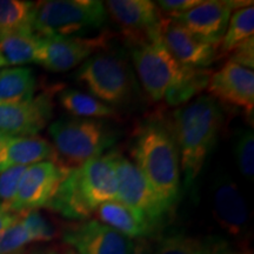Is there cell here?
Here are the masks:
<instances>
[{
  "mask_svg": "<svg viewBox=\"0 0 254 254\" xmlns=\"http://www.w3.org/2000/svg\"><path fill=\"white\" fill-rule=\"evenodd\" d=\"M212 74L211 69L189 67L182 80L167 91L164 99L174 107L190 103L192 98L200 95V92L207 87Z\"/></svg>",
  "mask_w": 254,
  "mask_h": 254,
  "instance_id": "d4e9b609",
  "label": "cell"
},
{
  "mask_svg": "<svg viewBox=\"0 0 254 254\" xmlns=\"http://www.w3.org/2000/svg\"><path fill=\"white\" fill-rule=\"evenodd\" d=\"M27 167L13 166L0 172V205L5 211H9L17 194L19 182Z\"/></svg>",
  "mask_w": 254,
  "mask_h": 254,
  "instance_id": "f546056e",
  "label": "cell"
},
{
  "mask_svg": "<svg viewBox=\"0 0 254 254\" xmlns=\"http://www.w3.org/2000/svg\"><path fill=\"white\" fill-rule=\"evenodd\" d=\"M20 254H24V253H20Z\"/></svg>",
  "mask_w": 254,
  "mask_h": 254,
  "instance_id": "ab89813d",
  "label": "cell"
},
{
  "mask_svg": "<svg viewBox=\"0 0 254 254\" xmlns=\"http://www.w3.org/2000/svg\"><path fill=\"white\" fill-rule=\"evenodd\" d=\"M231 243L217 236L193 237L174 233L153 246V254H237Z\"/></svg>",
  "mask_w": 254,
  "mask_h": 254,
  "instance_id": "ffe728a7",
  "label": "cell"
},
{
  "mask_svg": "<svg viewBox=\"0 0 254 254\" xmlns=\"http://www.w3.org/2000/svg\"><path fill=\"white\" fill-rule=\"evenodd\" d=\"M107 15L122 28L124 38L161 33L165 17L151 0H110L104 2Z\"/></svg>",
  "mask_w": 254,
  "mask_h": 254,
  "instance_id": "4fadbf2b",
  "label": "cell"
},
{
  "mask_svg": "<svg viewBox=\"0 0 254 254\" xmlns=\"http://www.w3.org/2000/svg\"><path fill=\"white\" fill-rule=\"evenodd\" d=\"M69 171L55 161H41L28 166L19 182L17 194L9 211L24 213L45 208Z\"/></svg>",
  "mask_w": 254,
  "mask_h": 254,
  "instance_id": "8fae6325",
  "label": "cell"
},
{
  "mask_svg": "<svg viewBox=\"0 0 254 254\" xmlns=\"http://www.w3.org/2000/svg\"><path fill=\"white\" fill-rule=\"evenodd\" d=\"M93 215L95 220L103 222L132 240L148 239L157 233V228L145 214L118 200L98 206Z\"/></svg>",
  "mask_w": 254,
  "mask_h": 254,
  "instance_id": "d6986e66",
  "label": "cell"
},
{
  "mask_svg": "<svg viewBox=\"0 0 254 254\" xmlns=\"http://www.w3.org/2000/svg\"><path fill=\"white\" fill-rule=\"evenodd\" d=\"M36 87L37 80L31 68H4L0 71V105L30 100Z\"/></svg>",
  "mask_w": 254,
  "mask_h": 254,
  "instance_id": "603a6c76",
  "label": "cell"
},
{
  "mask_svg": "<svg viewBox=\"0 0 254 254\" xmlns=\"http://www.w3.org/2000/svg\"><path fill=\"white\" fill-rule=\"evenodd\" d=\"M41 161L57 163L52 144L38 135H5L0 144V172L13 166H27Z\"/></svg>",
  "mask_w": 254,
  "mask_h": 254,
  "instance_id": "ac0fdd59",
  "label": "cell"
},
{
  "mask_svg": "<svg viewBox=\"0 0 254 254\" xmlns=\"http://www.w3.org/2000/svg\"><path fill=\"white\" fill-rule=\"evenodd\" d=\"M75 80L113 109L125 107L135 99V74L124 51L107 47L95 53L79 67Z\"/></svg>",
  "mask_w": 254,
  "mask_h": 254,
  "instance_id": "3957f363",
  "label": "cell"
},
{
  "mask_svg": "<svg viewBox=\"0 0 254 254\" xmlns=\"http://www.w3.org/2000/svg\"><path fill=\"white\" fill-rule=\"evenodd\" d=\"M1 209H2V207H1V205H0V211H1ZM4 211H5V209H4Z\"/></svg>",
  "mask_w": 254,
  "mask_h": 254,
  "instance_id": "f35d334b",
  "label": "cell"
},
{
  "mask_svg": "<svg viewBox=\"0 0 254 254\" xmlns=\"http://www.w3.org/2000/svg\"><path fill=\"white\" fill-rule=\"evenodd\" d=\"M234 153L239 171L247 179L254 176V134L252 129H243L237 136Z\"/></svg>",
  "mask_w": 254,
  "mask_h": 254,
  "instance_id": "f1b7e54d",
  "label": "cell"
},
{
  "mask_svg": "<svg viewBox=\"0 0 254 254\" xmlns=\"http://www.w3.org/2000/svg\"><path fill=\"white\" fill-rule=\"evenodd\" d=\"M19 215H20V213H14V212L4 211V209H1V211H0V234H1L8 226H11V225L19 218Z\"/></svg>",
  "mask_w": 254,
  "mask_h": 254,
  "instance_id": "836d02e7",
  "label": "cell"
},
{
  "mask_svg": "<svg viewBox=\"0 0 254 254\" xmlns=\"http://www.w3.org/2000/svg\"><path fill=\"white\" fill-rule=\"evenodd\" d=\"M213 217L227 234L243 238L249 231L250 217L246 201L232 178L219 176L213 185Z\"/></svg>",
  "mask_w": 254,
  "mask_h": 254,
  "instance_id": "2e32d148",
  "label": "cell"
},
{
  "mask_svg": "<svg viewBox=\"0 0 254 254\" xmlns=\"http://www.w3.org/2000/svg\"><path fill=\"white\" fill-rule=\"evenodd\" d=\"M53 141L57 164L73 170L92 159L103 155L116 144L117 134L113 128L101 120L81 118H62L49 126Z\"/></svg>",
  "mask_w": 254,
  "mask_h": 254,
  "instance_id": "277c9868",
  "label": "cell"
},
{
  "mask_svg": "<svg viewBox=\"0 0 254 254\" xmlns=\"http://www.w3.org/2000/svg\"><path fill=\"white\" fill-rule=\"evenodd\" d=\"M161 38L173 58L185 67L205 68L219 59L218 47L198 39L171 18L164 19Z\"/></svg>",
  "mask_w": 254,
  "mask_h": 254,
  "instance_id": "e0dca14e",
  "label": "cell"
},
{
  "mask_svg": "<svg viewBox=\"0 0 254 254\" xmlns=\"http://www.w3.org/2000/svg\"><path fill=\"white\" fill-rule=\"evenodd\" d=\"M104 2L98 0H47L34 2L31 30L39 38L85 37L107 21Z\"/></svg>",
  "mask_w": 254,
  "mask_h": 254,
  "instance_id": "5b68a950",
  "label": "cell"
},
{
  "mask_svg": "<svg viewBox=\"0 0 254 254\" xmlns=\"http://www.w3.org/2000/svg\"><path fill=\"white\" fill-rule=\"evenodd\" d=\"M110 155L117 176V200L140 211L158 231L171 212L161 204L132 160L118 150L111 151Z\"/></svg>",
  "mask_w": 254,
  "mask_h": 254,
  "instance_id": "52a82bcc",
  "label": "cell"
},
{
  "mask_svg": "<svg viewBox=\"0 0 254 254\" xmlns=\"http://www.w3.org/2000/svg\"><path fill=\"white\" fill-rule=\"evenodd\" d=\"M62 88L52 87L27 101L0 105V132L9 136L36 135L52 119L53 94Z\"/></svg>",
  "mask_w": 254,
  "mask_h": 254,
  "instance_id": "30bf717a",
  "label": "cell"
},
{
  "mask_svg": "<svg viewBox=\"0 0 254 254\" xmlns=\"http://www.w3.org/2000/svg\"><path fill=\"white\" fill-rule=\"evenodd\" d=\"M21 221L33 243L36 241H52L62 237V227L39 209L20 213Z\"/></svg>",
  "mask_w": 254,
  "mask_h": 254,
  "instance_id": "4316f807",
  "label": "cell"
},
{
  "mask_svg": "<svg viewBox=\"0 0 254 254\" xmlns=\"http://www.w3.org/2000/svg\"><path fill=\"white\" fill-rule=\"evenodd\" d=\"M228 60L243 66V67L253 69L254 66V37L250 38L237 46L228 55Z\"/></svg>",
  "mask_w": 254,
  "mask_h": 254,
  "instance_id": "4dcf8cb0",
  "label": "cell"
},
{
  "mask_svg": "<svg viewBox=\"0 0 254 254\" xmlns=\"http://www.w3.org/2000/svg\"><path fill=\"white\" fill-rule=\"evenodd\" d=\"M80 195L94 213L98 206L117 200L118 186L110 152L74 168Z\"/></svg>",
  "mask_w": 254,
  "mask_h": 254,
  "instance_id": "5bb4252c",
  "label": "cell"
},
{
  "mask_svg": "<svg viewBox=\"0 0 254 254\" xmlns=\"http://www.w3.org/2000/svg\"><path fill=\"white\" fill-rule=\"evenodd\" d=\"M142 90L154 103L163 100L171 87L187 71L165 46L161 33L147 37L124 38Z\"/></svg>",
  "mask_w": 254,
  "mask_h": 254,
  "instance_id": "8992f818",
  "label": "cell"
},
{
  "mask_svg": "<svg viewBox=\"0 0 254 254\" xmlns=\"http://www.w3.org/2000/svg\"><path fill=\"white\" fill-rule=\"evenodd\" d=\"M237 254H253V252L250 250H245V251H240V252H238Z\"/></svg>",
  "mask_w": 254,
  "mask_h": 254,
  "instance_id": "8d00e7d4",
  "label": "cell"
},
{
  "mask_svg": "<svg viewBox=\"0 0 254 254\" xmlns=\"http://www.w3.org/2000/svg\"><path fill=\"white\" fill-rule=\"evenodd\" d=\"M171 120L179 151L184 186L189 190L213 150L225 117L217 100L208 94H200L174 111Z\"/></svg>",
  "mask_w": 254,
  "mask_h": 254,
  "instance_id": "7a4b0ae2",
  "label": "cell"
},
{
  "mask_svg": "<svg viewBox=\"0 0 254 254\" xmlns=\"http://www.w3.org/2000/svg\"><path fill=\"white\" fill-rule=\"evenodd\" d=\"M31 254H59V251L56 249H45V250L37 251V252H33Z\"/></svg>",
  "mask_w": 254,
  "mask_h": 254,
  "instance_id": "e575fe53",
  "label": "cell"
},
{
  "mask_svg": "<svg viewBox=\"0 0 254 254\" xmlns=\"http://www.w3.org/2000/svg\"><path fill=\"white\" fill-rule=\"evenodd\" d=\"M200 2H201V0H160L155 4H157L164 17L171 18L173 15L184 13V12L195 7Z\"/></svg>",
  "mask_w": 254,
  "mask_h": 254,
  "instance_id": "1f68e13d",
  "label": "cell"
},
{
  "mask_svg": "<svg viewBox=\"0 0 254 254\" xmlns=\"http://www.w3.org/2000/svg\"><path fill=\"white\" fill-rule=\"evenodd\" d=\"M33 6L24 0H0V34L31 28Z\"/></svg>",
  "mask_w": 254,
  "mask_h": 254,
  "instance_id": "484cf974",
  "label": "cell"
},
{
  "mask_svg": "<svg viewBox=\"0 0 254 254\" xmlns=\"http://www.w3.org/2000/svg\"><path fill=\"white\" fill-rule=\"evenodd\" d=\"M40 38L31 28L0 34V59L4 66L36 63Z\"/></svg>",
  "mask_w": 254,
  "mask_h": 254,
  "instance_id": "44dd1931",
  "label": "cell"
},
{
  "mask_svg": "<svg viewBox=\"0 0 254 254\" xmlns=\"http://www.w3.org/2000/svg\"><path fill=\"white\" fill-rule=\"evenodd\" d=\"M59 104L74 118L81 119H118L117 111L109 105L91 95L74 88H62L58 94Z\"/></svg>",
  "mask_w": 254,
  "mask_h": 254,
  "instance_id": "7402d4cb",
  "label": "cell"
},
{
  "mask_svg": "<svg viewBox=\"0 0 254 254\" xmlns=\"http://www.w3.org/2000/svg\"><path fill=\"white\" fill-rule=\"evenodd\" d=\"M4 136H5V134H2V133L0 132V144H1V141H2V139H4Z\"/></svg>",
  "mask_w": 254,
  "mask_h": 254,
  "instance_id": "74e56055",
  "label": "cell"
},
{
  "mask_svg": "<svg viewBox=\"0 0 254 254\" xmlns=\"http://www.w3.org/2000/svg\"><path fill=\"white\" fill-rule=\"evenodd\" d=\"M62 238L78 254H129L134 245V240L95 219L68 222L63 227Z\"/></svg>",
  "mask_w": 254,
  "mask_h": 254,
  "instance_id": "9c48e42d",
  "label": "cell"
},
{
  "mask_svg": "<svg viewBox=\"0 0 254 254\" xmlns=\"http://www.w3.org/2000/svg\"><path fill=\"white\" fill-rule=\"evenodd\" d=\"M129 254H153V245L148 239H136Z\"/></svg>",
  "mask_w": 254,
  "mask_h": 254,
  "instance_id": "d6a6232c",
  "label": "cell"
},
{
  "mask_svg": "<svg viewBox=\"0 0 254 254\" xmlns=\"http://www.w3.org/2000/svg\"><path fill=\"white\" fill-rule=\"evenodd\" d=\"M59 254H78V253L75 252L74 250H72L71 247L64 245V246L62 247V249L59 250Z\"/></svg>",
  "mask_w": 254,
  "mask_h": 254,
  "instance_id": "d590c367",
  "label": "cell"
},
{
  "mask_svg": "<svg viewBox=\"0 0 254 254\" xmlns=\"http://www.w3.org/2000/svg\"><path fill=\"white\" fill-rule=\"evenodd\" d=\"M232 12V1L208 0L201 1L184 13L173 15L171 19L183 25L198 39L219 49Z\"/></svg>",
  "mask_w": 254,
  "mask_h": 254,
  "instance_id": "9a60e30c",
  "label": "cell"
},
{
  "mask_svg": "<svg viewBox=\"0 0 254 254\" xmlns=\"http://www.w3.org/2000/svg\"><path fill=\"white\" fill-rule=\"evenodd\" d=\"M131 155L161 204L172 213L182 185L172 120L155 114L142 122L133 134Z\"/></svg>",
  "mask_w": 254,
  "mask_h": 254,
  "instance_id": "6da1fadb",
  "label": "cell"
},
{
  "mask_svg": "<svg viewBox=\"0 0 254 254\" xmlns=\"http://www.w3.org/2000/svg\"><path fill=\"white\" fill-rule=\"evenodd\" d=\"M254 37V6L238 8L232 12L226 32L219 45V59L228 56L241 43Z\"/></svg>",
  "mask_w": 254,
  "mask_h": 254,
  "instance_id": "cb8c5ba5",
  "label": "cell"
},
{
  "mask_svg": "<svg viewBox=\"0 0 254 254\" xmlns=\"http://www.w3.org/2000/svg\"><path fill=\"white\" fill-rule=\"evenodd\" d=\"M33 241L19 215L17 220L0 234V254H20Z\"/></svg>",
  "mask_w": 254,
  "mask_h": 254,
  "instance_id": "83f0119b",
  "label": "cell"
},
{
  "mask_svg": "<svg viewBox=\"0 0 254 254\" xmlns=\"http://www.w3.org/2000/svg\"><path fill=\"white\" fill-rule=\"evenodd\" d=\"M209 97L227 106L245 111L252 117L254 109V72L227 60L213 73L207 85Z\"/></svg>",
  "mask_w": 254,
  "mask_h": 254,
  "instance_id": "7c38bea8",
  "label": "cell"
},
{
  "mask_svg": "<svg viewBox=\"0 0 254 254\" xmlns=\"http://www.w3.org/2000/svg\"><path fill=\"white\" fill-rule=\"evenodd\" d=\"M112 34L103 32L94 37L40 38L36 64L47 71L63 73L81 66L95 53L110 46Z\"/></svg>",
  "mask_w": 254,
  "mask_h": 254,
  "instance_id": "ba28073f",
  "label": "cell"
}]
</instances>
